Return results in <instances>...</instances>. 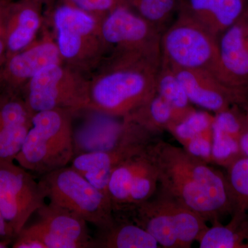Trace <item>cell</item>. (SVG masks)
<instances>
[{
  "instance_id": "6da1fadb",
  "label": "cell",
  "mask_w": 248,
  "mask_h": 248,
  "mask_svg": "<svg viewBox=\"0 0 248 248\" xmlns=\"http://www.w3.org/2000/svg\"><path fill=\"white\" fill-rule=\"evenodd\" d=\"M159 186L212 224L232 213L226 176L182 147L156 140L148 148Z\"/></svg>"
},
{
  "instance_id": "7a4b0ae2",
  "label": "cell",
  "mask_w": 248,
  "mask_h": 248,
  "mask_svg": "<svg viewBox=\"0 0 248 248\" xmlns=\"http://www.w3.org/2000/svg\"><path fill=\"white\" fill-rule=\"evenodd\" d=\"M161 50L114 53L88 85L90 109L124 118L156 94Z\"/></svg>"
},
{
  "instance_id": "3957f363",
  "label": "cell",
  "mask_w": 248,
  "mask_h": 248,
  "mask_svg": "<svg viewBox=\"0 0 248 248\" xmlns=\"http://www.w3.org/2000/svg\"><path fill=\"white\" fill-rule=\"evenodd\" d=\"M161 50L163 61L173 68L203 71L227 86L248 93V88L223 66L218 38L182 11L161 35Z\"/></svg>"
},
{
  "instance_id": "277c9868",
  "label": "cell",
  "mask_w": 248,
  "mask_h": 248,
  "mask_svg": "<svg viewBox=\"0 0 248 248\" xmlns=\"http://www.w3.org/2000/svg\"><path fill=\"white\" fill-rule=\"evenodd\" d=\"M73 114L65 109L34 114L32 125L16 158L17 164L41 177L71 164L74 158Z\"/></svg>"
},
{
  "instance_id": "5b68a950",
  "label": "cell",
  "mask_w": 248,
  "mask_h": 248,
  "mask_svg": "<svg viewBox=\"0 0 248 248\" xmlns=\"http://www.w3.org/2000/svg\"><path fill=\"white\" fill-rule=\"evenodd\" d=\"M129 218L153 236L161 247L190 248L208 227L203 217L178 202L161 187L135 207Z\"/></svg>"
},
{
  "instance_id": "8992f818",
  "label": "cell",
  "mask_w": 248,
  "mask_h": 248,
  "mask_svg": "<svg viewBox=\"0 0 248 248\" xmlns=\"http://www.w3.org/2000/svg\"><path fill=\"white\" fill-rule=\"evenodd\" d=\"M38 182L50 203L79 215L98 231L114 223L110 199L71 166L44 174Z\"/></svg>"
},
{
  "instance_id": "52a82bcc",
  "label": "cell",
  "mask_w": 248,
  "mask_h": 248,
  "mask_svg": "<svg viewBox=\"0 0 248 248\" xmlns=\"http://www.w3.org/2000/svg\"><path fill=\"white\" fill-rule=\"evenodd\" d=\"M52 21L62 62L77 68L97 62L107 50L101 36L102 19L63 0L52 10Z\"/></svg>"
},
{
  "instance_id": "ba28073f",
  "label": "cell",
  "mask_w": 248,
  "mask_h": 248,
  "mask_svg": "<svg viewBox=\"0 0 248 248\" xmlns=\"http://www.w3.org/2000/svg\"><path fill=\"white\" fill-rule=\"evenodd\" d=\"M88 85L77 70L54 63L29 80L21 95L32 115L54 109L76 113L87 107Z\"/></svg>"
},
{
  "instance_id": "9c48e42d",
  "label": "cell",
  "mask_w": 248,
  "mask_h": 248,
  "mask_svg": "<svg viewBox=\"0 0 248 248\" xmlns=\"http://www.w3.org/2000/svg\"><path fill=\"white\" fill-rule=\"evenodd\" d=\"M123 120V132L114 148L106 152L77 155L71 163L75 170L108 198V187L112 171L121 163L144 151L158 140L157 135L134 122Z\"/></svg>"
},
{
  "instance_id": "30bf717a",
  "label": "cell",
  "mask_w": 248,
  "mask_h": 248,
  "mask_svg": "<svg viewBox=\"0 0 248 248\" xmlns=\"http://www.w3.org/2000/svg\"><path fill=\"white\" fill-rule=\"evenodd\" d=\"M46 200L31 172L15 161L0 160V210L16 237L32 214L45 205Z\"/></svg>"
},
{
  "instance_id": "8fae6325",
  "label": "cell",
  "mask_w": 248,
  "mask_h": 248,
  "mask_svg": "<svg viewBox=\"0 0 248 248\" xmlns=\"http://www.w3.org/2000/svg\"><path fill=\"white\" fill-rule=\"evenodd\" d=\"M101 36L113 53H146L161 50L163 32L120 3L103 18Z\"/></svg>"
},
{
  "instance_id": "7c38bea8",
  "label": "cell",
  "mask_w": 248,
  "mask_h": 248,
  "mask_svg": "<svg viewBox=\"0 0 248 248\" xmlns=\"http://www.w3.org/2000/svg\"><path fill=\"white\" fill-rule=\"evenodd\" d=\"M36 213L38 221L18 234L38 240L46 248H93L87 222L79 215L50 202Z\"/></svg>"
},
{
  "instance_id": "4fadbf2b",
  "label": "cell",
  "mask_w": 248,
  "mask_h": 248,
  "mask_svg": "<svg viewBox=\"0 0 248 248\" xmlns=\"http://www.w3.org/2000/svg\"><path fill=\"white\" fill-rule=\"evenodd\" d=\"M63 63L56 42L48 37L6 58L0 69V94H20L29 80L46 67Z\"/></svg>"
},
{
  "instance_id": "5bb4252c",
  "label": "cell",
  "mask_w": 248,
  "mask_h": 248,
  "mask_svg": "<svg viewBox=\"0 0 248 248\" xmlns=\"http://www.w3.org/2000/svg\"><path fill=\"white\" fill-rule=\"evenodd\" d=\"M172 68L192 104L215 114L234 104L248 103V93L227 86L208 73Z\"/></svg>"
},
{
  "instance_id": "9a60e30c",
  "label": "cell",
  "mask_w": 248,
  "mask_h": 248,
  "mask_svg": "<svg viewBox=\"0 0 248 248\" xmlns=\"http://www.w3.org/2000/svg\"><path fill=\"white\" fill-rule=\"evenodd\" d=\"M82 123L73 128L74 156L84 153L110 151L118 143L124 120L90 109Z\"/></svg>"
},
{
  "instance_id": "2e32d148",
  "label": "cell",
  "mask_w": 248,
  "mask_h": 248,
  "mask_svg": "<svg viewBox=\"0 0 248 248\" xmlns=\"http://www.w3.org/2000/svg\"><path fill=\"white\" fill-rule=\"evenodd\" d=\"M248 10V0H182L179 9L217 38Z\"/></svg>"
},
{
  "instance_id": "e0dca14e",
  "label": "cell",
  "mask_w": 248,
  "mask_h": 248,
  "mask_svg": "<svg viewBox=\"0 0 248 248\" xmlns=\"http://www.w3.org/2000/svg\"><path fill=\"white\" fill-rule=\"evenodd\" d=\"M42 0L10 1L6 21V58L33 43L42 22Z\"/></svg>"
},
{
  "instance_id": "ac0fdd59",
  "label": "cell",
  "mask_w": 248,
  "mask_h": 248,
  "mask_svg": "<svg viewBox=\"0 0 248 248\" xmlns=\"http://www.w3.org/2000/svg\"><path fill=\"white\" fill-rule=\"evenodd\" d=\"M213 122L214 115L196 110L185 120L171 125L167 131L187 153L211 164Z\"/></svg>"
},
{
  "instance_id": "d6986e66",
  "label": "cell",
  "mask_w": 248,
  "mask_h": 248,
  "mask_svg": "<svg viewBox=\"0 0 248 248\" xmlns=\"http://www.w3.org/2000/svg\"><path fill=\"white\" fill-rule=\"evenodd\" d=\"M218 45L227 71L248 88V10L218 37Z\"/></svg>"
},
{
  "instance_id": "ffe728a7",
  "label": "cell",
  "mask_w": 248,
  "mask_h": 248,
  "mask_svg": "<svg viewBox=\"0 0 248 248\" xmlns=\"http://www.w3.org/2000/svg\"><path fill=\"white\" fill-rule=\"evenodd\" d=\"M159 245L149 233L129 218L115 216L108 228L98 231L94 248H156Z\"/></svg>"
},
{
  "instance_id": "44dd1931",
  "label": "cell",
  "mask_w": 248,
  "mask_h": 248,
  "mask_svg": "<svg viewBox=\"0 0 248 248\" xmlns=\"http://www.w3.org/2000/svg\"><path fill=\"white\" fill-rule=\"evenodd\" d=\"M197 241L201 248H248V213L232 215L227 225L207 227Z\"/></svg>"
},
{
  "instance_id": "7402d4cb",
  "label": "cell",
  "mask_w": 248,
  "mask_h": 248,
  "mask_svg": "<svg viewBox=\"0 0 248 248\" xmlns=\"http://www.w3.org/2000/svg\"><path fill=\"white\" fill-rule=\"evenodd\" d=\"M123 119L138 124L157 135L167 131L171 125L181 122L174 109L156 93Z\"/></svg>"
},
{
  "instance_id": "603a6c76",
  "label": "cell",
  "mask_w": 248,
  "mask_h": 248,
  "mask_svg": "<svg viewBox=\"0 0 248 248\" xmlns=\"http://www.w3.org/2000/svg\"><path fill=\"white\" fill-rule=\"evenodd\" d=\"M156 91L174 109L181 122L196 110L175 72L162 59L156 78Z\"/></svg>"
},
{
  "instance_id": "cb8c5ba5",
  "label": "cell",
  "mask_w": 248,
  "mask_h": 248,
  "mask_svg": "<svg viewBox=\"0 0 248 248\" xmlns=\"http://www.w3.org/2000/svg\"><path fill=\"white\" fill-rule=\"evenodd\" d=\"M158 187L159 177L157 171L147 148L143 160L132 182L128 210L124 217H126L137 205L149 200L152 196L154 195Z\"/></svg>"
},
{
  "instance_id": "d4e9b609",
  "label": "cell",
  "mask_w": 248,
  "mask_h": 248,
  "mask_svg": "<svg viewBox=\"0 0 248 248\" xmlns=\"http://www.w3.org/2000/svg\"><path fill=\"white\" fill-rule=\"evenodd\" d=\"M122 2L152 25L164 29L177 14L182 0H122Z\"/></svg>"
},
{
  "instance_id": "484cf974",
  "label": "cell",
  "mask_w": 248,
  "mask_h": 248,
  "mask_svg": "<svg viewBox=\"0 0 248 248\" xmlns=\"http://www.w3.org/2000/svg\"><path fill=\"white\" fill-rule=\"evenodd\" d=\"M232 215L248 213V156L243 155L226 168Z\"/></svg>"
},
{
  "instance_id": "4316f807",
  "label": "cell",
  "mask_w": 248,
  "mask_h": 248,
  "mask_svg": "<svg viewBox=\"0 0 248 248\" xmlns=\"http://www.w3.org/2000/svg\"><path fill=\"white\" fill-rule=\"evenodd\" d=\"M240 140L213 125L211 163L226 169L235 160L244 155Z\"/></svg>"
},
{
  "instance_id": "83f0119b",
  "label": "cell",
  "mask_w": 248,
  "mask_h": 248,
  "mask_svg": "<svg viewBox=\"0 0 248 248\" xmlns=\"http://www.w3.org/2000/svg\"><path fill=\"white\" fill-rule=\"evenodd\" d=\"M67 2L73 5L85 12L92 14L103 19L116 6L120 4V0H66Z\"/></svg>"
},
{
  "instance_id": "f1b7e54d",
  "label": "cell",
  "mask_w": 248,
  "mask_h": 248,
  "mask_svg": "<svg viewBox=\"0 0 248 248\" xmlns=\"http://www.w3.org/2000/svg\"><path fill=\"white\" fill-rule=\"evenodd\" d=\"M10 1L11 0H0V66L6 60V21Z\"/></svg>"
},
{
  "instance_id": "f546056e",
  "label": "cell",
  "mask_w": 248,
  "mask_h": 248,
  "mask_svg": "<svg viewBox=\"0 0 248 248\" xmlns=\"http://www.w3.org/2000/svg\"><path fill=\"white\" fill-rule=\"evenodd\" d=\"M15 237L14 231L5 220L0 210V240L10 241L11 239H15Z\"/></svg>"
},
{
  "instance_id": "4dcf8cb0",
  "label": "cell",
  "mask_w": 248,
  "mask_h": 248,
  "mask_svg": "<svg viewBox=\"0 0 248 248\" xmlns=\"http://www.w3.org/2000/svg\"><path fill=\"white\" fill-rule=\"evenodd\" d=\"M246 123H245L244 131L241 135L240 142H241V150H242L243 153L246 156H248V104L246 105Z\"/></svg>"
},
{
  "instance_id": "1f68e13d",
  "label": "cell",
  "mask_w": 248,
  "mask_h": 248,
  "mask_svg": "<svg viewBox=\"0 0 248 248\" xmlns=\"http://www.w3.org/2000/svg\"><path fill=\"white\" fill-rule=\"evenodd\" d=\"M10 241L0 240V248H6L9 246Z\"/></svg>"
},
{
  "instance_id": "d6a6232c",
  "label": "cell",
  "mask_w": 248,
  "mask_h": 248,
  "mask_svg": "<svg viewBox=\"0 0 248 248\" xmlns=\"http://www.w3.org/2000/svg\"><path fill=\"white\" fill-rule=\"evenodd\" d=\"M45 4H50V3L53 2L55 0H42Z\"/></svg>"
},
{
  "instance_id": "836d02e7",
  "label": "cell",
  "mask_w": 248,
  "mask_h": 248,
  "mask_svg": "<svg viewBox=\"0 0 248 248\" xmlns=\"http://www.w3.org/2000/svg\"><path fill=\"white\" fill-rule=\"evenodd\" d=\"M120 1L121 3H123V2H122V0H120Z\"/></svg>"
}]
</instances>
